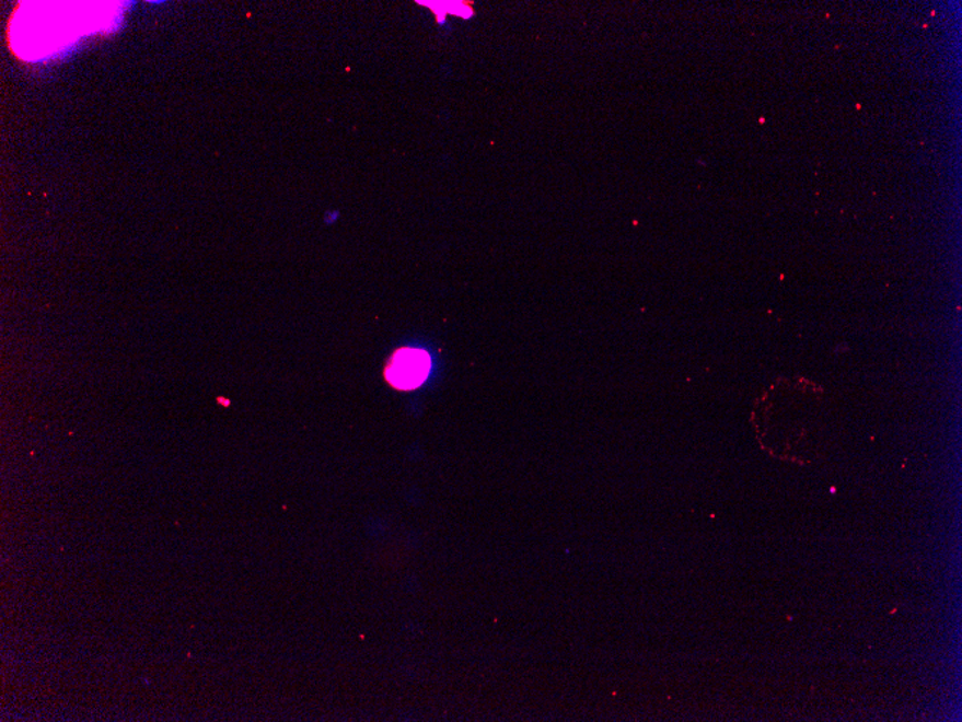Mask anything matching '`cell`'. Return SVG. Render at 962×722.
<instances>
[{"label": "cell", "mask_w": 962, "mask_h": 722, "mask_svg": "<svg viewBox=\"0 0 962 722\" xmlns=\"http://www.w3.org/2000/svg\"><path fill=\"white\" fill-rule=\"evenodd\" d=\"M431 372V358L422 349H399L386 366V380L392 387L414 389L426 383Z\"/></svg>", "instance_id": "6da1fadb"}]
</instances>
